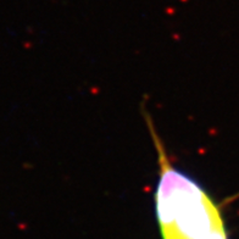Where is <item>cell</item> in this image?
Wrapping results in <instances>:
<instances>
[{
  "mask_svg": "<svg viewBox=\"0 0 239 239\" xmlns=\"http://www.w3.org/2000/svg\"><path fill=\"white\" fill-rule=\"evenodd\" d=\"M148 123L159 162L154 201L161 239H230L219 205L172 164L149 119Z\"/></svg>",
  "mask_w": 239,
  "mask_h": 239,
  "instance_id": "cell-1",
  "label": "cell"
}]
</instances>
